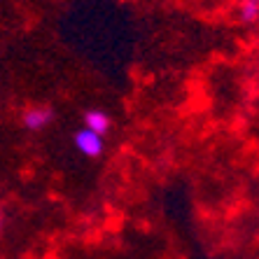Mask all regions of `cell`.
<instances>
[{
  "instance_id": "1",
  "label": "cell",
  "mask_w": 259,
  "mask_h": 259,
  "mask_svg": "<svg viewBox=\"0 0 259 259\" xmlns=\"http://www.w3.org/2000/svg\"><path fill=\"white\" fill-rule=\"evenodd\" d=\"M72 145H75V150L87 159H98V157H103V152H105V138L84 126L72 133Z\"/></svg>"
},
{
  "instance_id": "2",
  "label": "cell",
  "mask_w": 259,
  "mask_h": 259,
  "mask_svg": "<svg viewBox=\"0 0 259 259\" xmlns=\"http://www.w3.org/2000/svg\"><path fill=\"white\" fill-rule=\"evenodd\" d=\"M56 112L54 108H49V105H30L28 110H24V115H21V124H24L26 131H45L47 126H52V121H54Z\"/></svg>"
},
{
  "instance_id": "3",
  "label": "cell",
  "mask_w": 259,
  "mask_h": 259,
  "mask_svg": "<svg viewBox=\"0 0 259 259\" xmlns=\"http://www.w3.org/2000/svg\"><path fill=\"white\" fill-rule=\"evenodd\" d=\"M82 126L105 138L110 133V128H112V117L101 108H89V110H84V115H82Z\"/></svg>"
},
{
  "instance_id": "4",
  "label": "cell",
  "mask_w": 259,
  "mask_h": 259,
  "mask_svg": "<svg viewBox=\"0 0 259 259\" xmlns=\"http://www.w3.org/2000/svg\"><path fill=\"white\" fill-rule=\"evenodd\" d=\"M238 19H241L243 24H257L259 21V5L257 3L241 0V5H238Z\"/></svg>"
},
{
  "instance_id": "5",
  "label": "cell",
  "mask_w": 259,
  "mask_h": 259,
  "mask_svg": "<svg viewBox=\"0 0 259 259\" xmlns=\"http://www.w3.org/2000/svg\"><path fill=\"white\" fill-rule=\"evenodd\" d=\"M3 222H5V212H3V205H0V231H3Z\"/></svg>"
},
{
  "instance_id": "6",
  "label": "cell",
  "mask_w": 259,
  "mask_h": 259,
  "mask_svg": "<svg viewBox=\"0 0 259 259\" xmlns=\"http://www.w3.org/2000/svg\"><path fill=\"white\" fill-rule=\"evenodd\" d=\"M247 3H257V5H259V0H247Z\"/></svg>"
}]
</instances>
